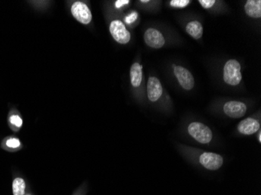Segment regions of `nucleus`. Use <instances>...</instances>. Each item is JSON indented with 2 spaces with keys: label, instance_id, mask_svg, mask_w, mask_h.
Returning a JSON list of instances; mask_svg holds the SVG:
<instances>
[{
  "label": "nucleus",
  "instance_id": "5",
  "mask_svg": "<svg viewBox=\"0 0 261 195\" xmlns=\"http://www.w3.org/2000/svg\"><path fill=\"white\" fill-rule=\"evenodd\" d=\"M199 162L206 170H217L222 166L224 159L222 156L214 152H204L199 157Z\"/></svg>",
  "mask_w": 261,
  "mask_h": 195
},
{
  "label": "nucleus",
  "instance_id": "8",
  "mask_svg": "<svg viewBox=\"0 0 261 195\" xmlns=\"http://www.w3.org/2000/svg\"><path fill=\"white\" fill-rule=\"evenodd\" d=\"M144 41L148 46L153 48H161L165 44V39L162 34L155 29H149L144 34Z\"/></svg>",
  "mask_w": 261,
  "mask_h": 195
},
{
  "label": "nucleus",
  "instance_id": "6",
  "mask_svg": "<svg viewBox=\"0 0 261 195\" xmlns=\"http://www.w3.org/2000/svg\"><path fill=\"white\" fill-rule=\"evenodd\" d=\"M174 75L180 85L186 90H192L194 88L195 80L193 74L181 66H174Z\"/></svg>",
  "mask_w": 261,
  "mask_h": 195
},
{
  "label": "nucleus",
  "instance_id": "23",
  "mask_svg": "<svg viewBox=\"0 0 261 195\" xmlns=\"http://www.w3.org/2000/svg\"><path fill=\"white\" fill-rule=\"evenodd\" d=\"M258 138H259V142H261V133L259 132V135H258Z\"/></svg>",
  "mask_w": 261,
  "mask_h": 195
},
{
  "label": "nucleus",
  "instance_id": "19",
  "mask_svg": "<svg viewBox=\"0 0 261 195\" xmlns=\"http://www.w3.org/2000/svg\"><path fill=\"white\" fill-rule=\"evenodd\" d=\"M137 18V13H136V12H133V13H132V14H129L128 16H127V17L124 18V20H125V22L127 23V24H130V23L136 21V19Z\"/></svg>",
  "mask_w": 261,
  "mask_h": 195
},
{
  "label": "nucleus",
  "instance_id": "16",
  "mask_svg": "<svg viewBox=\"0 0 261 195\" xmlns=\"http://www.w3.org/2000/svg\"><path fill=\"white\" fill-rule=\"evenodd\" d=\"M186 32L190 36L194 39H200L203 36V27L200 22L194 21L189 22L186 26Z\"/></svg>",
  "mask_w": 261,
  "mask_h": 195
},
{
  "label": "nucleus",
  "instance_id": "12",
  "mask_svg": "<svg viewBox=\"0 0 261 195\" xmlns=\"http://www.w3.org/2000/svg\"><path fill=\"white\" fill-rule=\"evenodd\" d=\"M1 148L9 152H16L22 149L23 144L18 137L9 136L1 142Z\"/></svg>",
  "mask_w": 261,
  "mask_h": 195
},
{
  "label": "nucleus",
  "instance_id": "10",
  "mask_svg": "<svg viewBox=\"0 0 261 195\" xmlns=\"http://www.w3.org/2000/svg\"><path fill=\"white\" fill-rule=\"evenodd\" d=\"M260 124L259 121L253 118L245 119L238 125V130L244 135H251L259 130Z\"/></svg>",
  "mask_w": 261,
  "mask_h": 195
},
{
  "label": "nucleus",
  "instance_id": "9",
  "mask_svg": "<svg viewBox=\"0 0 261 195\" xmlns=\"http://www.w3.org/2000/svg\"><path fill=\"white\" fill-rule=\"evenodd\" d=\"M163 94V88L161 81L156 77H150L148 80L147 95L149 101L156 102Z\"/></svg>",
  "mask_w": 261,
  "mask_h": 195
},
{
  "label": "nucleus",
  "instance_id": "18",
  "mask_svg": "<svg viewBox=\"0 0 261 195\" xmlns=\"http://www.w3.org/2000/svg\"><path fill=\"white\" fill-rule=\"evenodd\" d=\"M199 4L204 9H210L215 4V0H199Z\"/></svg>",
  "mask_w": 261,
  "mask_h": 195
},
{
  "label": "nucleus",
  "instance_id": "14",
  "mask_svg": "<svg viewBox=\"0 0 261 195\" xmlns=\"http://www.w3.org/2000/svg\"><path fill=\"white\" fill-rule=\"evenodd\" d=\"M130 83L134 88L140 86L142 80V66L135 63L130 70Z\"/></svg>",
  "mask_w": 261,
  "mask_h": 195
},
{
  "label": "nucleus",
  "instance_id": "7",
  "mask_svg": "<svg viewBox=\"0 0 261 195\" xmlns=\"http://www.w3.org/2000/svg\"><path fill=\"white\" fill-rule=\"evenodd\" d=\"M246 105L243 102L237 101L226 102L224 105V114L231 118H241L246 114Z\"/></svg>",
  "mask_w": 261,
  "mask_h": 195
},
{
  "label": "nucleus",
  "instance_id": "11",
  "mask_svg": "<svg viewBox=\"0 0 261 195\" xmlns=\"http://www.w3.org/2000/svg\"><path fill=\"white\" fill-rule=\"evenodd\" d=\"M7 122L9 127L14 132H18L23 125V117L16 108L10 109L7 117Z\"/></svg>",
  "mask_w": 261,
  "mask_h": 195
},
{
  "label": "nucleus",
  "instance_id": "20",
  "mask_svg": "<svg viewBox=\"0 0 261 195\" xmlns=\"http://www.w3.org/2000/svg\"><path fill=\"white\" fill-rule=\"evenodd\" d=\"M130 3L129 0H117L115 3V7L117 9L121 8L124 6L127 5Z\"/></svg>",
  "mask_w": 261,
  "mask_h": 195
},
{
  "label": "nucleus",
  "instance_id": "21",
  "mask_svg": "<svg viewBox=\"0 0 261 195\" xmlns=\"http://www.w3.org/2000/svg\"><path fill=\"white\" fill-rule=\"evenodd\" d=\"M73 195H83V193H82V190H77V191L74 192Z\"/></svg>",
  "mask_w": 261,
  "mask_h": 195
},
{
  "label": "nucleus",
  "instance_id": "15",
  "mask_svg": "<svg viewBox=\"0 0 261 195\" xmlns=\"http://www.w3.org/2000/svg\"><path fill=\"white\" fill-rule=\"evenodd\" d=\"M13 195H25L27 193V183L26 180L20 177L16 176L12 182Z\"/></svg>",
  "mask_w": 261,
  "mask_h": 195
},
{
  "label": "nucleus",
  "instance_id": "13",
  "mask_svg": "<svg viewBox=\"0 0 261 195\" xmlns=\"http://www.w3.org/2000/svg\"><path fill=\"white\" fill-rule=\"evenodd\" d=\"M245 11L249 17L253 18L261 17L260 0H248L245 5Z\"/></svg>",
  "mask_w": 261,
  "mask_h": 195
},
{
  "label": "nucleus",
  "instance_id": "2",
  "mask_svg": "<svg viewBox=\"0 0 261 195\" xmlns=\"http://www.w3.org/2000/svg\"><path fill=\"white\" fill-rule=\"evenodd\" d=\"M224 80L231 86H236L241 81V65L237 60H229L224 65Z\"/></svg>",
  "mask_w": 261,
  "mask_h": 195
},
{
  "label": "nucleus",
  "instance_id": "1",
  "mask_svg": "<svg viewBox=\"0 0 261 195\" xmlns=\"http://www.w3.org/2000/svg\"><path fill=\"white\" fill-rule=\"evenodd\" d=\"M189 134L200 144L210 143L213 138L211 129L200 122H193L188 127Z\"/></svg>",
  "mask_w": 261,
  "mask_h": 195
},
{
  "label": "nucleus",
  "instance_id": "4",
  "mask_svg": "<svg viewBox=\"0 0 261 195\" xmlns=\"http://www.w3.org/2000/svg\"><path fill=\"white\" fill-rule=\"evenodd\" d=\"M70 12L74 18L82 24H89L92 21V12L85 3L76 1L71 5Z\"/></svg>",
  "mask_w": 261,
  "mask_h": 195
},
{
  "label": "nucleus",
  "instance_id": "17",
  "mask_svg": "<svg viewBox=\"0 0 261 195\" xmlns=\"http://www.w3.org/2000/svg\"><path fill=\"white\" fill-rule=\"evenodd\" d=\"M190 4L189 0H171L170 2L171 7L174 8H185Z\"/></svg>",
  "mask_w": 261,
  "mask_h": 195
},
{
  "label": "nucleus",
  "instance_id": "3",
  "mask_svg": "<svg viewBox=\"0 0 261 195\" xmlns=\"http://www.w3.org/2000/svg\"><path fill=\"white\" fill-rule=\"evenodd\" d=\"M110 32L116 42L125 45L130 40V32L121 20H114L110 24Z\"/></svg>",
  "mask_w": 261,
  "mask_h": 195
},
{
  "label": "nucleus",
  "instance_id": "22",
  "mask_svg": "<svg viewBox=\"0 0 261 195\" xmlns=\"http://www.w3.org/2000/svg\"><path fill=\"white\" fill-rule=\"evenodd\" d=\"M141 3H142V4H147V3H149V0H146V1H144V0H142V1H140Z\"/></svg>",
  "mask_w": 261,
  "mask_h": 195
},
{
  "label": "nucleus",
  "instance_id": "24",
  "mask_svg": "<svg viewBox=\"0 0 261 195\" xmlns=\"http://www.w3.org/2000/svg\"><path fill=\"white\" fill-rule=\"evenodd\" d=\"M25 195H33V194H32V193H31V192H27V193H25Z\"/></svg>",
  "mask_w": 261,
  "mask_h": 195
}]
</instances>
